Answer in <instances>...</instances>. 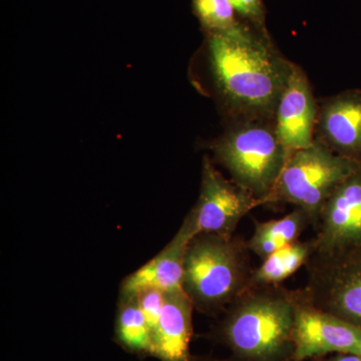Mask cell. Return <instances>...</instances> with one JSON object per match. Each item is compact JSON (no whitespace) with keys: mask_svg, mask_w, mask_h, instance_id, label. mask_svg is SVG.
Instances as JSON below:
<instances>
[{"mask_svg":"<svg viewBox=\"0 0 361 361\" xmlns=\"http://www.w3.org/2000/svg\"><path fill=\"white\" fill-rule=\"evenodd\" d=\"M208 56L214 82L230 110L242 118L274 120L293 63L269 39L238 23L209 32Z\"/></svg>","mask_w":361,"mask_h":361,"instance_id":"6da1fadb","label":"cell"},{"mask_svg":"<svg viewBox=\"0 0 361 361\" xmlns=\"http://www.w3.org/2000/svg\"><path fill=\"white\" fill-rule=\"evenodd\" d=\"M295 297L282 285L248 289L226 308L213 336L232 361H292Z\"/></svg>","mask_w":361,"mask_h":361,"instance_id":"7a4b0ae2","label":"cell"},{"mask_svg":"<svg viewBox=\"0 0 361 361\" xmlns=\"http://www.w3.org/2000/svg\"><path fill=\"white\" fill-rule=\"evenodd\" d=\"M246 242L199 234L188 245L183 288L195 308L205 314L226 310L248 290L252 271Z\"/></svg>","mask_w":361,"mask_h":361,"instance_id":"3957f363","label":"cell"},{"mask_svg":"<svg viewBox=\"0 0 361 361\" xmlns=\"http://www.w3.org/2000/svg\"><path fill=\"white\" fill-rule=\"evenodd\" d=\"M214 156L232 180L268 204L291 154L280 142L274 120L242 118L214 142Z\"/></svg>","mask_w":361,"mask_h":361,"instance_id":"277c9868","label":"cell"},{"mask_svg":"<svg viewBox=\"0 0 361 361\" xmlns=\"http://www.w3.org/2000/svg\"><path fill=\"white\" fill-rule=\"evenodd\" d=\"M360 170L361 163L334 153L315 140L312 146L289 157L268 204H292L307 214L316 227L329 197Z\"/></svg>","mask_w":361,"mask_h":361,"instance_id":"5b68a950","label":"cell"},{"mask_svg":"<svg viewBox=\"0 0 361 361\" xmlns=\"http://www.w3.org/2000/svg\"><path fill=\"white\" fill-rule=\"evenodd\" d=\"M305 267L306 299L361 329V245L336 253H314Z\"/></svg>","mask_w":361,"mask_h":361,"instance_id":"8992f818","label":"cell"},{"mask_svg":"<svg viewBox=\"0 0 361 361\" xmlns=\"http://www.w3.org/2000/svg\"><path fill=\"white\" fill-rule=\"evenodd\" d=\"M261 205L262 202L250 192L226 179L205 156L200 195L180 226L192 238L199 234L233 237L240 221Z\"/></svg>","mask_w":361,"mask_h":361,"instance_id":"52a82bcc","label":"cell"},{"mask_svg":"<svg viewBox=\"0 0 361 361\" xmlns=\"http://www.w3.org/2000/svg\"><path fill=\"white\" fill-rule=\"evenodd\" d=\"M294 353L292 361H306L334 353L361 355V329L315 307L296 289Z\"/></svg>","mask_w":361,"mask_h":361,"instance_id":"ba28073f","label":"cell"},{"mask_svg":"<svg viewBox=\"0 0 361 361\" xmlns=\"http://www.w3.org/2000/svg\"><path fill=\"white\" fill-rule=\"evenodd\" d=\"M315 228L314 253H336L361 245V170L337 187Z\"/></svg>","mask_w":361,"mask_h":361,"instance_id":"9c48e42d","label":"cell"},{"mask_svg":"<svg viewBox=\"0 0 361 361\" xmlns=\"http://www.w3.org/2000/svg\"><path fill=\"white\" fill-rule=\"evenodd\" d=\"M318 111L307 75L293 63L274 114L278 137L289 153L314 144Z\"/></svg>","mask_w":361,"mask_h":361,"instance_id":"30bf717a","label":"cell"},{"mask_svg":"<svg viewBox=\"0 0 361 361\" xmlns=\"http://www.w3.org/2000/svg\"><path fill=\"white\" fill-rule=\"evenodd\" d=\"M316 141L338 155L361 163V90L329 97L318 111Z\"/></svg>","mask_w":361,"mask_h":361,"instance_id":"8fae6325","label":"cell"},{"mask_svg":"<svg viewBox=\"0 0 361 361\" xmlns=\"http://www.w3.org/2000/svg\"><path fill=\"white\" fill-rule=\"evenodd\" d=\"M194 308L184 289L165 293L160 322L152 336V356L160 361H191Z\"/></svg>","mask_w":361,"mask_h":361,"instance_id":"7c38bea8","label":"cell"},{"mask_svg":"<svg viewBox=\"0 0 361 361\" xmlns=\"http://www.w3.org/2000/svg\"><path fill=\"white\" fill-rule=\"evenodd\" d=\"M192 238L180 226L174 238L155 257L123 280L121 296H135L145 289L169 293L183 288L185 256Z\"/></svg>","mask_w":361,"mask_h":361,"instance_id":"4fadbf2b","label":"cell"},{"mask_svg":"<svg viewBox=\"0 0 361 361\" xmlns=\"http://www.w3.org/2000/svg\"><path fill=\"white\" fill-rule=\"evenodd\" d=\"M310 225H312L310 216L299 208L280 219L255 221L253 234L246 242L247 247L261 260H264L274 252L299 241Z\"/></svg>","mask_w":361,"mask_h":361,"instance_id":"5bb4252c","label":"cell"},{"mask_svg":"<svg viewBox=\"0 0 361 361\" xmlns=\"http://www.w3.org/2000/svg\"><path fill=\"white\" fill-rule=\"evenodd\" d=\"M315 252L313 239L299 240L262 260L252 271L249 289L253 287L277 286L307 264Z\"/></svg>","mask_w":361,"mask_h":361,"instance_id":"9a60e30c","label":"cell"},{"mask_svg":"<svg viewBox=\"0 0 361 361\" xmlns=\"http://www.w3.org/2000/svg\"><path fill=\"white\" fill-rule=\"evenodd\" d=\"M116 339L130 353L151 355V330L135 295L120 296L116 319Z\"/></svg>","mask_w":361,"mask_h":361,"instance_id":"2e32d148","label":"cell"},{"mask_svg":"<svg viewBox=\"0 0 361 361\" xmlns=\"http://www.w3.org/2000/svg\"><path fill=\"white\" fill-rule=\"evenodd\" d=\"M195 13L208 32H224L238 25L230 0H193Z\"/></svg>","mask_w":361,"mask_h":361,"instance_id":"e0dca14e","label":"cell"},{"mask_svg":"<svg viewBox=\"0 0 361 361\" xmlns=\"http://www.w3.org/2000/svg\"><path fill=\"white\" fill-rule=\"evenodd\" d=\"M137 302L142 314L148 323L151 334L153 336L158 323L160 322L161 311L165 303V293L157 289H145L137 294Z\"/></svg>","mask_w":361,"mask_h":361,"instance_id":"ac0fdd59","label":"cell"},{"mask_svg":"<svg viewBox=\"0 0 361 361\" xmlns=\"http://www.w3.org/2000/svg\"><path fill=\"white\" fill-rule=\"evenodd\" d=\"M235 11L259 26L264 25V11L261 0H230Z\"/></svg>","mask_w":361,"mask_h":361,"instance_id":"d6986e66","label":"cell"},{"mask_svg":"<svg viewBox=\"0 0 361 361\" xmlns=\"http://www.w3.org/2000/svg\"><path fill=\"white\" fill-rule=\"evenodd\" d=\"M310 361H361V355L357 353H334L331 356L312 358Z\"/></svg>","mask_w":361,"mask_h":361,"instance_id":"ffe728a7","label":"cell"},{"mask_svg":"<svg viewBox=\"0 0 361 361\" xmlns=\"http://www.w3.org/2000/svg\"><path fill=\"white\" fill-rule=\"evenodd\" d=\"M191 361H224L217 360V358L214 357H207V356H194L192 357Z\"/></svg>","mask_w":361,"mask_h":361,"instance_id":"44dd1931","label":"cell"}]
</instances>
